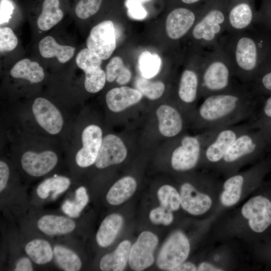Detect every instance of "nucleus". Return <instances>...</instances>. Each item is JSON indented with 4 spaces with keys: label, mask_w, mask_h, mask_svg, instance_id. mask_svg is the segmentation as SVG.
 <instances>
[{
    "label": "nucleus",
    "mask_w": 271,
    "mask_h": 271,
    "mask_svg": "<svg viewBox=\"0 0 271 271\" xmlns=\"http://www.w3.org/2000/svg\"><path fill=\"white\" fill-rule=\"evenodd\" d=\"M218 44L229 59L235 78L241 83H251L271 64V34L259 24L226 33Z\"/></svg>",
    "instance_id": "f257e3e1"
},
{
    "label": "nucleus",
    "mask_w": 271,
    "mask_h": 271,
    "mask_svg": "<svg viewBox=\"0 0 271 271\" xmlns=\"http://www.w3.org/2000/svg\"><path fill=\"white\" fill-rule=\"evenodd\" d=\"M260 98L249 84H237L230 90L204 98L196 111V123L203 131L251 120Z\"/></svg>",
    "instance_id": "f03ea898"
},
{
    "label": "nucleus",
    "mask_w": 271,
    "mask_h": 271,
    "mask_svg": "<svg viewBox=\"0 0 271 271\" xmlns=\"http://www.w3.org/2000/svg\"><path fill=\"white\" fill-rule=\"evenodd\" d=\"M269 149H271V129L256 126L253 123L252 127L235 140L217 168L229 176Z\"/></svg>",
    "instance_id": "7ed1b4c3"
},
{
    "label": "nucleus",
    "mask_w": 271,
    "mask_h": 271,
    "mask_svg": "<svg viewBox=\"0 0 271 271\" xmlns=\"http://www.w3.org/2000/svg\"><path fill=\"white\" fill-rule=\"evenodd\" d=\"M234 79L229 59L219 44L203 54L200 82L203 98L231 90L237 84Z\"/></svg>",
    "instance_id": "20e7f679"
},
{
    "label": "nucleus",
    "mask_w": 271,
    "mask_h": 271,
    "mask_svg": "<svg viewBox=\"0 0 271 271\" xmlns=\"http://www.w3.org/2000/svg\"><path fill=\"white\" fill-rule=\"evenodd\" d=\"M227 0H207L191 31V38L200 47H216L226 32Z\"/></svg>",
    "instance_id": "39448f33"
},
{
    "label": "nucleus",
    "mask_w": 271,
    "mask_h": 271,
    "mask_svg": "<svg viewBox=\"0 0 271 271\" xmlns=\"http://www.w3.org/2000/svg\"><path fill=\"white\" fill-rule=\"evenodd\" d=\"M217 129L203 131L198 136H184L172 151V168L178 172L194 169L202 161L204 149Z\"/></svg>",
    "instance_id": "423d86ee"
},
{
    "label": "nucleus",
    "mask_w": 271,
    "mask_h": 271,
    "mask_svg": "<svg viewBox=\"0 0 271 271\" xmlns=\"http://www.w3.org/2000/svg\"><path fill=\"white\" fill-rule=\"evenodd\" d=\"M253 126L249 120L218 129L206 146L201 162L207 167L217 168L235 140Z\"/></svg>",
    "instance_id": "0eeeda50"
},
{
    "label": "nucleus",
    "mask_w": 271,
    "mask_h": 271,
    "mask_svg": "<svg viewBox=\"0 0 271 271\" xmlns=\"http://www.w3.org/2000/svg\"><path fill=\"white\" fill-rule=\"evenodd\" d=\"M190 249V243L186 235L180 230L174 232L160 251L158 266L163 270L174 271L186 260Z\"/></svg>",
    "instance_id": "6e6552de"
},
{
    "label": "nucleus",
    "mask_w": 271,
    "mask_h": 271,
    "mask_svg": "<svg viewBox=\"0 0 271 271\" xmlns=\"http://www.w3.org/2000/svg\"><path fill=\"white\" fill-rule=\"evenodd\" d=\"M254 0H227L226 33L244 31L257 21Z\"/></svg>",
    "instance_id": "1a4fd4ad"
},
{
    "label": "nucleus",
    "mask_w": 271,
    "mask_h": 271,
    "mask_svg": "<svg viewBox=\"0 0 271 271\" xmlns=\"http://www.w3.org/2000/svg\"><path fill=\"white\" fill-rule=\"evenodd\" d=\"M241 214L252 231L262 233L271 224V201L262 195L254 196L243 205Z\"/></svg>",
    "instance_id": "9d476101"
},
{
    "label": "nucleus",
    "mask_w": 271,
    "mask_h": 271,
    "mask_svg": "<svg viewBox=\"0 0 271 271\" xmlns=\"http://www.w3.org/2000/svg\"><path fill=\"white\" fill-rule=\"evenodd\" d=\"M86 45L87 48L96 53L102 60L109 58L116 46L113 22L105 20L93 27L87 39Z\"/></svg>",
    "instance_id": "9b49d317"
},
{
    "label": "nucleus",
    "mask_w": 271,
    "mask_h": 271,
    "mask_svg": "<svg viewBox=\"0 0 271 271\" xmlns=\"http://www.w3.org/2000/svg\"><path fill=\"white\" fill-rule=\"evenodd\" d=\"M159 239L156 235L149 231L142 232L130 248L128 262L133 270L141 271L153 264L154 251Z\"/></svg>",
    "instance_id": "f8f14e48"
},
{
    "label": "nucleus",
    "mask_w": 271,
    "mask_h": 271,
    "mask_svg": "<svg viewBox=\"0 0 271 271\" xmlns=\"http://www.w3.org/2000/svg\"><path fill=\"white\" fill-rule=\"evenodd\" d=\"M203 54L194 58L193 65L182 72L178 85V96L185 104H193L200 95L201 70Z\"/></svg>",
    "instance_id": "ddd939ff"
},
{
    "label": "nucleus",
    "mask_w": 271,
    "mask_h": 271,
    "mask_svg": "<svg viewBox=\"0 0 271 271\" xmlns=\"http://www.w3.org/2000/svg\"><path fill=\"white\" fill-rule=\"evenodd\" d=\"M201 11L197 14L185 7H178L173 10L166 20V31L168 37L172 40L177 41L191 32Z\"/></svg>",
    "instance_id": "4468645a"
},
{
    "label": "nucleus",
    "mask_w": 271,
    "mask_h": 271,
    "mask_svg": "<svg viewBox=\"0 0 271 271\" xmlns=\"http://www.w3.org/2000/svg\"><path fill=\"white\" fill-rule=\"evenodd\" d=\"M32 112L38 124L49 133L56 134L62 129V115L59 110L47 99L37 98L32 105Z\"/></svg>",
    "instance_id": "2eb2a0df"
},
{
    "label": "nucleus",
    "mask_w": 271,
    "mask_h": 271,
    "mask_svg": "<svg viewBox=\"0 0 271 271\" xmlns=\"http://www.w3.org/2000/svg\"><path fill=\"white\" fill-rule=\"evenodd\" d=\"M102 131L95 124L86 126L82 133V147L77 153L75 162L81 168L95 164L102 141Z\"/></svg>",
    "instance_id": "dca6fc26"
},
{
    "label": "nucleus",
    "mask_w": 271,
    "mask_h": 271,
    "mask_svg": "<svg viewBox=\"0 0 271 271\" xmlns=\"http://www.w3.org/2000/svg\"><path fill=\"white\" fill-rule=\"evenodd\" d=\"M181 206L188 213L201 216L208 212L213 205L212 197L199 191L190 182L183 183L180 189Z\"/></svg>",
    "instance_id": "f3484780"
},
{
    "label": "nucleus",
    "mask_w": 271,
    "mask_h": 271,
    "mask_svg": "<svg viewBox=\"0 0 271 271\" xmlns=\"http://www.w3.org/2000/svg\"><path fill=\"white\" fill-rule=\"evenodd\" d=\"M127 154L126 148L121 139L116 135L108 134L102 139L95 165L98 169H104L120 164L125 160Z\"/></svg>",
    "instance_id": "a211bd4d"
},
{
    "label": "nucleus",
    "mask_w": 271,
    "mask_h": 271,
    "mask_svg": "<svg viewBox=\"0 0 271 271\" xmlns=\"http://www.w3.org/2000/svg\"><path fill=\"white\" fill-rule=\"evenodd\" d=\"M256 174L257 170L253 169L228 176L223 184L219 196L221 204L226 207L236 204L241 198L244 187L254 179Z\"/></svg>",
    "instance_id": "6ab92c4d"
},
{
    "label": "nucleus",
    "mask_w": 271,
    "mask_h": 271,
    "mask_svg": "<svg viewBox=\"0 0 271 271\" xmlns=\"http://www.w3.org/2000/svg\"><path fill=\"white\" fill-rule=\"evenodd\" d=\"M21 162L23 170L28 174L40 177L49 173L56 166L58 157L51 151L38 153L28 151L22 155Z\"/></svg>",
    "instance_id": "aec40b11"
},
{
    "label": "nucleus",
    "mask_w": 271,
    "mask_h": 271,
    "mask_svg": "<svg viewBox=\"0 0 271 271\" xmlns=\"http://www.w3.org/2000/svg\"><path fill=\"white\" fill-rule=\"evenodd\" d=\"M159 129L162 135L174 138L183 131L184 120L181 112L175 107L162 104L156 110Z\"/></svg>",
    "instance_id": "412c9836"
},
{
    "label": "nucleus",
    "mask_w": 271,
    "mask_h": 271,
    "mask_svg": "<svg viewBox=\"0 0 271 271\" xmlns=\"http://www.w3.org/2000/svg\"><path fill=\"white\" fill-rule=\"evenodd\" d=\"M143 96L137 89L121 86L110 89L106 94L105 100L111 111L119 112L139 102Z\"/></svg>",
    "instance_id": "4be33fe9"
},
{
    "label": "nucleus",
    "mask_w": 271,
    "mask_h": 271,
    "mask_svg": "<svg viewBox=\"0 0 271 271\" xmlns=\"http://www.w3.org/2000/svg\"><path fill=\"white\" fill-rule=\"evenodd\" d=\"M39 229L48 235L68 234L74 230V221L63 216L47 214L42 216L37 222Z\"/></svg>",
    "instance_id": "5701e85b"
},
{
    "label": "nucleus",
    "mask_w": 271,
    "mask_h": 271,
    "mask_svg": "<svg viewBox=\"0 0 271 271\" xmlns=\"http://www.w3.org/2000/svg\"><path fill=\"white\" fill-rule=\"evenodd\" d=\"M130 242L124 240L121 241L111 253L104 255L100 259L99 267L103 271H122L128 261Z\"/></svg>",
    "instance_id": "b1692460"
},
{
    "label": "nucleus",
    "mask_w": 271,
    "mask_h": 271,
    "mask_svg": "<svg viewBox=\"0 0 271 271\" xmlns=\"http://www.w3.org/2000/svg\"><path fill=\"white\" fill-rule=\"evenodd\" d=\"M123 222L122 217L117 213L107 216L102 221L96 235L98 245L102 247L110 245L121 229Z\"/></svg>",
    "instance_id": "393cba45"
},
{
    "label": "nucleus",
    "mask_w": 271,
    "mask_h": 271,
    "mask_svg": "<svg viewBox=\"0 0 271 271\" xmlns=\"http://www.w3.org/2000/svg\"><path fill=\"white\" fill-rule=\"evenodd\" d=\"M39 50L42 57L46 58L55 57L59 62L65 63L73 56L75 48L69 45H61L54 38L48 36L43 38L39 42Z\"/></svg>",
    "instance_id": "a878e982"
},
{
    "label": "nucleus",
    "mask_w": 271,
    "mask_h": 271,
    "mask_svg": "<svg viewBox=\"0 0 271 271\" xmlns=\"http://www.w3.org/2000/svg\"><path fill=\"white\" fill-rule=\"evenodd\" d=\"M136 188L137 182L133 177H124L111 187L106 195L107 201L112 205H120L133 194Z\"/></svg>",
    "instance_id": "bb28decb"
},
{
    "label": "nucleus",
    "mask_w": 271,
    "mask_h": 271,
    "mask_svg": "<svg viewBox=\"0 0 271 271\" xmlns=\"http://www.w3.org/2000/svg\"><path fill=\"white\" fill-rule=\"evenodd\" d=\"M11 75L16 78L27 80L31 83H37L44 77L43 69L37 62L29 59L18 61L11 69Z\"/></svg>",
    "instance_id": "cd10ccee"
},
{
    "label": "nucleus",
    "mask_w": 271,
    "mask_h": 271,
    "mask_svg": "<svg viewBox=\"0 0 271 271\" xmlns=\"http://www.w3.org/2000/svg\"><path fill=\"white\" fill-rule=\"evenodd\" d=\"M59 0H45L42 12L37 23L42 31H48L58 24L63 17V12L59 8Z\"/></svg>",
    "instance_id": "c85d7f7f"
},
{
    "label": "nucleus",
    "mask_w": 271,
    "mask_h": 271,
    "mask_svg": "<svg viewBox=\"0 0 271 271\" xmlns=\"http://www.w3.org/2000/svg\"><path fill=\"white\" fill-rule=\"evenodd\" d=\"M25 251L31 260L37 264H44L51 261L54 251L46 240L35 239L28 242Z\"/></svg>",
    "instance_id": "c756f323"
},
{
    "label": "nucleus",
    "mask_w": 271,
    "mask_h": 271,
    "mask_svg": "<svg viewBox=\"0 0 271 271\" xmlns=\"http://www.w3.org/2000/svg\"><path fill=\"white\" fill-rule=\"evenodd\" d=\"M54 255L59 266L65 271H78L82 262L78 255L72 250L62 245L55 246Z\"/></svg>",
    "instance_id": "7c9ffc66"
},
{
    "label": "nucleus",
    "mask_w": 271,
    "mask_h": 271,
    "mask_svg": "<svg viewBox=\"0 0 271 271\" xmlns=\"http://www.w3.org/2000/svg\"><path fill=\"white\" fill-rule=\"evenodd\" d=\"M70 179L64 176H54L43 181L37 189L38 196L42 199L47 198L53 192V197L66 191L70 185Z\"/></svg>",
    "instance_id": "2f4dec72"
},
{
    "label": "nucleus",
    "mask_w": 271,
    "mask_h": 271,
    "mask_svg": "<svg viewBox=\"0 0 271 271\" xmlns=\"http://www.w3.org/2000/svg\"><path fill=\"white\" fill-rule=\"evenodd\" d=\"M106 77L108 82L115 80L119 85L127 84L130 80V71L124 66L122 59L118 56L113 57L106 67Z\"/></svg>",
    "instance_id": "473e14b6"
},
{
    "label": "nucleus",
    "mask_w": 271,
    "mask_h": 271,
    "mask_svg": "<svg viewBox=\"0 0 271 271\" xmlns=\"http://www.w3.org/2000/svg\"><path fill=\"white\" fill-rule=\"evenodd\" d=\"M139 67L143 77L147 79L156 76L160 71L162 60L157 54L145 51L139 57Z\"/></svg>",
    "instance_id": "72a5a7b5"
},
{
    "label": "nucleus",
    "mask_w": 271,
    "mask_h": 271,
    "mask_svg": "<svg viewBox=\"0 0 271 271\" xmlns=\"http://www.w3.org/2000/svg\"><path fill=\"white\" fill-rule=\"evenodd\" d=\"M88 196L86 189L80 187L75 191L74 201L66 200L62 205L63 211L69 217H78L87 205Z\"/></svg>",
    "instance_id": "f704fd0d"
},
{
    "label": "nucleus",
    "mask_w": 271,
    "mask_h": 271,
    "mask_svg": "<svg viewBox=\"0 0 271 271\" xmlns=\"http://www.w3.org/2000/svg\"><path fill=\"white\" fill-rule=\"evenodd\" d=\"M158 198L162 206L175 211L181 206L180 193L175 188L170 185L161 187L157 192Z\"/></svg>",
    "instance_id": "c9c22d12"
},
{
    "label": "nucleus",
    "mask_w": 271,
    "mask_h": 271,
    "mask_svg": "<svg viewBox=\"0 0 271 271\" xmlns=\"http://www.w3.org/2000/svg\"><path fill=\"white\" fill-rule=\"evenodd\" d=\"M136 86L142 94L151 100L159 98L164 93L165 85L161 81H151L145 77L138 78Z\"/></svg>",
    "instance_id": "e433bc0d"
},
{
    "label": "nucleus",
    "mask_w": 271,
    "mask_h": 271,
    "mask_svg": "<svg viewBox=\"0 0 271 271\" xmlns=\"http://www.w3.org/2000/svg\"><path fill=\"white\" fill-rule=\"evenodd\" d=\"M252 120L256 126L271 129V94L260 97L257 109Z\"/></svg>",
    "instance_id": "4c0bfd02"
},
{
    "label": "nucleus",
    "mask_w": 271,
    "mask_h": 271,
    "mask_svg": "<svg viewBox=\"0 0 271 271\" xmlns=\"http://www.w3.org/2000/svg\"><path fill=\"white\" fill-rule=\"evenodd\" d=\"M85 88L90 93H96L101 90L106 82L105 72L98 67L85 72Z\"/></svg>",
    "instance_id": "58836bf2"
},
{
    "label": "nucleus",
    "mask_w": 271,
    "mask_h": 271,
    "mask_svg": "<svg viewBox=\"0 0 271 271\" xmlns=\"http://www.w3.org/2000/svg\"><path fill=\"white\" fill-rule=\"evenodd\" d=\"M102 60L96 53L87 48L82 49L76 57L78 67L84 72L100 67Z\"/></svg>",
    "instance_id": "ea45409f"
},
{
    "label": "nucleus",
    "mask_w": 271,
    "mask_h": 271,
    "mask_svg": "<svg viewBox=\"0 0 271 271\" xmlns=\"http://www.w3.org/2000/svg\"><path fill=\"white\" fill-rule=\"evenodd\" d=\"M255 95L263 97L271 94V64L249 84Z\"/></svg>",
    "instance_id": "a19ab883"
},
{
    "label": "nucleus",
    "mask_w": 271,
    "mask_h": 271,
    "mask_svg": "<svg viewBox=\"0 0 271 271\" xmlns=\"http://www.w3.org/2000/svg\"><path fill=\"white\" fill-rule=\"evenodd\" d=\"M102 0H80L75 8V14L80 19H86L99 10Z\"/></svg>",
    "instance_id": "79ce46f5"
},
{
    "label": "nucleus",
    "mask_w": 271,
    "mask_h": 271,
    "mask_svg": "<svg viewBox=\"0 0 271 271\" xmlns=\"http://www.w3.org/2000/svg\"><path fill=\"white\" fill-rule=\"evenodd\" d=\"M173 211L161 205L153 209L150 213L151 221L155 224L169 225L174 220Z\"/></svg>",
    "instance_id": "37998d69"
},
{
    "label": "nucleus",
    "mask_w": 271,
    "mask_h": 271,
    "mask_svg": "<svg viewBox=\"0 0 271 271\" xmlns=\"http://www.w3.org/2000/svg\"><path fill=\"white\" fill-rule=\"evenodd\" d=\"M18 43V40L13 30L9 27L0 29L1 52H9L14 50Z\"/></svg>",
    "instance_id": "c03bdc74"
},
{
    "label": "nucleus",
    "mask_w": 271,
    "mask_h": 271,
    "mask_svg": "<svg viewBox=\"0 0 271 271\" xmlns=\"http://www.w3.org/2000/svg\"><path fill=\"white\" fill-rule=\"evenodd\" d=\"M128 16L134 20H142L147 16V12L139 0H126Z\"/></svg>",
    "instance_id": "a18cd8bd"
},
{
    "label": "nucleus",
    "mask_w": 271,
    "mask_h": 271,
    "mask_svg": "<svg viewBox=\"0 0 271 271\" xmlns=\"http://www.w3.org/2000/svg\"><path fill=\"white\" fill-rule=\"evenodd\" d=\"M257 23L263 26L271 34V0H265L258 12Z\"/></svg>",
    "instance_id": "49530a36"
},
{
    "label": "nucleus",
    "mask_w": 271,
    "mask_h": 271,
    "mask_svg": "<svg viewBox=\"0 0 271 271\" xmlns=\"http://www.w3.org/2000/svg\"><path fill=\"white\" fill-rule=\"evenodd\" d=\"M10 176V170L8 165L4 162H0V191L6 188Z\"/></svg>",
    "instance_id": "de8ad7c7"
},
{
    "label": "nucleus",
    "mask_w": 271,
    "mask_h": 271,
    "mask_svg": "<svg viewBox=\"0 0 271 271\" xmlns=\"http://www.w3.org/2000/svg\"><path fill=\"white\" fill-rule=\"evenodd\" d=\"M14 270L32 271L33 270V267L29 258L22 257L17 262Z\"/></svg>",
    "instance_id": "09e8293b"
},
{
    "label": "nucleus",
    "mask_w": 271,
    "mask_h": 271,
    "mask_svg": "<svg viewBox=\"0 0 271 271\" xmlns=\"http://www.w3.org/2000/svg\"><path fill=\"white\" fill-rule=\"evenodd\" d=\"M197 271H222L224 269L208 261H203L197 266Z\"/></svg>",
    "instance_id": "8fccbe9b"
},
{
    "label": "nucleus",
    "mask_w": 271,
    "mask_h": 271,
    "mask_svg": "<svg viewBox=\"0 0 271 271\" xmlns=\"http://www.w3.org/2000/svg\"><path fill=\"white\" fill-rule=\"evenodd\" d=\"M197 270V266L193 263L190 261H184L174 271H196Z\"/></svg>",
    "instance_id": "3c124183"
},
{
    "label": "nucleus",
    "mask_w": 271,
    "mask_h": 271,
    "mask_svg": "<svg viewBox=\"0 0 271 271\" xmlns=\"http://www.w3.org/2000/svg\"><path fill=\"white\" fill-rule=\"evenodd\" d=\"M183 4L185 5H193L201 2L202 1H206L207 0H180Z\"/></svg>",
    "instance_id": "603ef678"
},
{
    "label": "nucleus",
    "mask_w": 271,
    "mask_h": 271,
    "mask_svg": "<svg viewBox=\"0 0 271 271\" xmlns=\"http://www.w3.org/2000/svg\"><path fill=\"white\" fill-rule=\"evenodd\" d=\"M139 1L143 3H145V2H148V1H151V0H139Z\"/></svg>",
    "instance_id": "864d4df0"
}]
</instances>
